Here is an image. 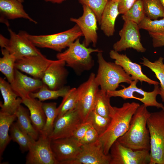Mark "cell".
I'll use <instances>...</instances> for the list:
<instances>
[{
	"mask_svg": "<svg viewBox=\"0 0 164 164\" xmlns=\"http://www.w3.org/2000/svg\"><path fill=\"white\" fill-rule=\"evenodd\" d=\"M143 104L140 105L132 117L128 129L117 140L133 150L150 151V137L147 123L149 112Z\"/></svg>",
	"mask_w": 164,
	"mask_h": 164,
	"instance_id": "obj_1",
	"label": "cell"
},
{
	"mask_svg": "<svg viewBox=\"0 0 164 164\" xmlns=\"http://www.w3.org/2000/svg\"><path fill=\"white\" fill-rule=\"evenodd\" d=\"M140 105L138 103L132 102L125 103L121 107H113L110 124L99 138L105 154H109L113 143L128 130L132 117Z\"/></svg>",
	"mask_w": 164,
	"mask_h": 164,
	"instance_id": "obj_2",
	"label": "cell"
},
{
	"mask_svg": "<svg viewBox=\"0 0 164 164\" xmlns=\"http://www.w3.org/2000/svg\"><path fill=\"white\" fill-rule=\"evenodd\" d=\"M97 58L98 67L95 80L101 89L107 92L114 91L120 84H130L134 80L121 66L115 63L106 61L102 51L98 52Z\"/></svg>",
	"mask_w": 164,
	"mask_h": 164,
	"instance_id": "obj_3",
	"label": "cell"
},
{
	"mask_svg": "<svg viewBox=\"0 0 164 164\" xmlns=\"http://www.w3.org/2000/svg\"><path fill=\"white\" fill-rule=\"evenodd\" d=\"M101 51L98 49L88 48L80 43L79 38L71 44L66 50L58 53L56 58L64 61L67 66L79 73L92 68L94 62L91 54Z\"/></svg>",
	"mask_w": 164,
	"mask_h": 164,
	"instance_id": "obj_4",
	"label": "cell"
},
{
	"mask_svg": "<svg viewBox=\"0 0 164 164\" xmlns=\"http://www.w3.org/2000/svg\"><path fill=\"white\" fill-rule=\"evenodd\" d=\"M147 125L150 137L149 164H164V110L150 113Z\"/></svg>",
	"mask_w": 164,
	"mask_h": 164,
	"instance_id": "obj_5",
	"label": "cell"
},
{
	"mask_svg": "<svg viewBox=\"0 0 164 164\" xmlns=\"http://www.w3.org/2000/svg\"><path fill=\"white\" fill-rule=\"evenodd\" d=\"M27 36L36 47L49 48L60 52L83 35L75 24L71 28L56 33L35 35L27 33Z\"/></svg>",
	"mask_w": 164,
	"mask_h": 164,
	"instance_id": "obj_6",
	"label": "cell"
},
{
	"mask_svg": "<svg viewBox=\"0 0 164 164\" xmlns=\"http://www.w3.org/2000/svg\"><path fill=\"white\" fill-rule=\"evenodd\" d=\"M10 38L8 39L2 35L0 36V45L1 48L7 50L18 60L22 58L42 54L36 47L27 36V32L21 31L16 33L9 29Z\"/></svg>",
	"mask_w": 164,
	"mask_h": 164,
	"instance_id": "obj_7",
	"label": "cell"
},
{
	"mask_svg": "<svg viewBox=\"0 0 164 164\" xmlns=\"http://www.w3.org/2000/svg\"><path fill=\"white\" fill-rule=\"evenodd\" d=\"M138 81V80H134L128 86L119 90L108 91L107 94L110 97H120L124 100L135 99L142 102L147 107H154L164 110V105L156 100L157 95L160 93L159 85H154L153 91L147 92L137 87L136 84Z\"/></svg>",
	"mask_w": 164,
	"mask_h": 164,
	"instance_id": "obj_8",
	"label": "cell"
},
{
	"mask_svg": "<svg viewBox=\"0 0 164 164\" xmlns=\"http://www.w3.org/2000/svg\"><path fill=\"white\" fill-rule=\"evenodd\" d=\"M95 76L94 73H91L88 79L77 88L79 99L76 108L83 122L87 120L94 109L99 87L96 81Z\"/></svg>",
	"mask_w": 164,
	"mask_h": 164,
	"instance_id": "obj_9",
	"label": "cell"
},
{
	"mask_svg": "<svg viewBox=\"0 0 164 164\" xmlns=\"http://www.w3.org/2000/svg\"><path fill=\"white\" fill-rule=\"evenodd\" d=\"M110 164H149V151L133 150L122 145L116 140L109 151Z\"/></svg>",
	"mask_w": 164,
	"mask_h": 164,
	"instance_id": "obj_10",
	"label": "cell"
},
{
	"mask_svg": "<svg viewBox=\"0 0 164 164\" xmlns=\"http://www.w3.org/2000/svg\"><path fill=\"white\" fill-rule=\"evenodd\" d=\"M51 139L40 134L38 138L32 139L29 147L26 164H59L51 149Z\"/></svg>",
	"mask_w": 164,
	"mask_h": 164,
	"instance_id": "obj_11",
	"label": "cell"
},
{
	"mask_svg": "<svg viewBox=\"0 0 164 164\" xmlns=\"http://www.w3.org/2000/svg\"><path fill=\"white\" fill-rule=\"evenodd\" d=\"M139 29L137 24L132 21H125L119 32L120 39L113 44V50L118 52L132 48L139 52H145L146 49L141 43Z\"/></svg>",
	"mask_w": 164,
	"mask_h": 164,
	"instance_id": "obj_12",
	"label": "cell"
},
{
	"mask_svg": "<svg viewBox=\"0 0 164 164\" xmlns=\"http://www.w3.org/2000/svg\"><path fill=\"white\" fill-rule=\"evenodd\" d=\"M111 160L110 154L104 153L102 143L98 139L94 142L82 145L77 156L63 164H110Z\"/></svg>",
	"mask_w": 164,
	"mask_h": 164,
	"instance_id": "obj_13",
	"label": "cell"
},
{
	"mask_svg": "<svg viewBox=\"0 0 164 164\" xmlns=\"http://www.w3.org/2000/svg\"><path fill=\"white\" fill-rule=\"evenodd\" d=\"M83 13L78 18H71L70 21L75 23L81 31L84 40L83 43L87 47L91 43L95 47L98 39V21L93 12L87 6L82 5Z\"/></svg>",
	"mask_w": 164,
	"mask_h": 164,
	"instance_id": "obj_14",
	"label": "cell"
},
{
	"mask_svg": "<svg viewBox=\"0 0 164 164\" xmlns=\"http://www.w3.org/2000/svg\"><path fill=\"white\" fill-rule=\"evenodd\" d=\"M82 122L76 107L56 118L53 132L49 137L56 139L72 137Z\"/></svg>",
	"mask_w": 164,
	"mask_h": 164,
	"instance_id": "obj_15",
	"label": "cell"
},
{
	"mask_svg": "<svg viewBox=\"0 0 164 164\" xmlns=\"http://www.w3.org/2000/svg\"><path fill=\"white\" fill-rule=\"evenodd\" d=\"M82 145L73 136L51 139V146L59 164L76 158L80 153Z\"/></svg>",
	"mask_w": 164,
	"mask_h": 164,
	"instance_id": "obj_16",
	"label": "cell"
},
{
	"mask_svg": "<svg viewBox=\"0 0 164 164\" xmlns=\"http://www.w3.org/2000/svg\"><path fill=\"white\" fill-rule=\"evenodd\" d=\"M53 61L47 58L42 54L26 57L16 60L15 68L34 78L41 80Z\"/></svg>",
	"mask_w": 164,
	"mask_h": 164,
	"instance_id": "obj_17",
	"label": "cell"
},
{
	"mask_svg": "<svg viewBox=\"0 0 164 164\" xmlns=\"http://www.w3.org/2000/svg\"><path fill=\"white\" fill-rule=\"evenodd\" d=\"M65 62L61 60H53L41 79L49 89L57 90L64 86L68 72Z\"/></svg>",
	"mask_w": 164,
	"mask_h": 164,
	"instance_id": "obj_18",
	"label": "cell"
},
{
	"mask_svg": "<svg viewBox=\"0 0 164 164\" xmlns=\"http://www.w3.org/2000/svg\"><path fill=\"white\" fill-rule=\"evenodd\" d=\"M110 57L115 60L114 63L121 66L134 80L144 81L150 85H159V83L149 78L142 71L141 66L132 62L126 54H121L114 50L109 52Z\"/></svg>",
	"mask_w": 164,
	"mask_h": 164,
	"instance_id": "obj_19",
	"label": "cell"
},
{
	"mask_svg": "<svg viewBox=\"0 0 164 164\" xmlns=\"http://www.w3.org/2000/svg\"><path fill=\"white\" fill-rule=\"evenodd\" d=\"M10 84L13 90L22 99L29 97L30 93L38 90L44 84L41 80L28 77L16 69L13 80Z\"/></svg>",
	"mask_w": 164,
	"mask_h": 164,
	"instance_id": "obj_20",
	"label": "cell"
},
{
	"mask_svg": "<svg viewBox=\"0 0 164 164\" xmlns=\"http://www.w3.org/2000/svg\"><path fill=\"white\" fill-rule=\"evenodd\" d=\"M0 90L4 101L3 104L0 102V111L14 114L22 103V99L13 90L10 83L1 77H0Z\"/></svg>",
	"mask_w": 164,
	"mask_h": 164,
	"instance_id": "obj_21",
	"label": "cell"
},
{
	"mask_svg": "<svg viewBox=\"0 0 164 164\" xmlns=\"http://www.w3.org/2000/svg\"><path fill=\"white\" fill-rule=\"evenodd\" d=\"M119 0H109L102 13L100 25L101 30L105 36L113 35L115 21L119 14L118 10Z\"/></svg>",
	"mask_w": 164,
	"mask_h": 164,
	"instance_id": "obj_22",
	"label": "cell"
},
{
	"mask_svg": "<svg viewBox=\"0 0 164 164\" xmlns=\"http://www.w3.org/2000/svg\"><path fill=\"white\" fill-rule=\"evenodd\" d=\"M22 103L28 108L32 124L41 134L46 120V116L42 107L43 102L37 99L29 97L22 99Z\"/></svg>",
	"mask_w": 164,
	"mask_h": 164,
	"instance_id": "obj_23",
	"label": "cell"
},
{
	"mask_svg": "<svg viewBox=\"0 0 164 164\" xmlns=\"http://www.w3.org/2000/svg\"><path fill=\"white\" fill-rule=\"evenodd\" d=\"M22 3L18 0H0V13L8 19L23 18L36 24L26 12Z\"/></svg>",
	"mask_w": 164,
	"mask_h": 164,
	"instance_id": "obj_24",
	"label": "cell"
},
{
	"mask_svg": "<svg viewBox=\"0 0 164 164\" xmlns=\"http://www.w3.org/2000/svg\"><path fill=\"white\" fill-rule=\"evenodd\" d=\"M15 114H11L0 111V159L3 153L11 140L9 134L10 127L16 119Z\"/></svg>",
	"mask_w": 164,
	"mask_h": 164,
	"instance_id": "obj_25",
	"label": "cell"
},
{
	"mask_svg": "<svg viewBox=\"0 0 164 164\" xmlns=\"http://www.w3.org/2000/svg\"><path fill=\"white\" fill-rule=\"evenodd\" d=\"M15 114L17 118L16 122L19 127L31 138L37 140L40 133L34 127L28 110L21 105Z\"/></svg>",
	"mask_w": 164,
	"mask_h": 164,
	"instance_id": "obj_26",
	"label": "cell"
},
{
	"mask_svg": "<svg viewBox=\"0 0 164 164\" xmlns=\"http://www.w3.org/2000/svg\"><path fill=\"white\" fill-rule=\"evenodd\" d=\"M107 92L101 89L98 91L96 96L94 110L100 115L111 119L113 107L110 103V98Z\"/></svg>",
	"mask_w": 164,
	"mask_h": 164,
	"instance_id": "obj_27",
	"label": "cell"
},
{
	"mask_svg": "<svg viewBox=\"0 0 164 164\" xmlns=\"http://www.w3.org/2000/svg\"><path fill=\"white\" fill-rule=\"evenodd\" d=\"M2 57L0 58V71L11 83L13 80L15 70V57L5 48H1Z\"/></svg>",
	"mask_w": 164,
	"mask_h": 164,
	"instance_id": "obj_28",
	"label": "cell"
},
{
	"mask_svg": "<svg viewBox=\"0 0 164 164\" xmlns=\"http://www.w3.org/2000/svg\"><path fill=\"white\" fill-rule=\"evenodd\" d=\"M70 89L69 87L63 86L57 90H52L44 84L37 91L30 93L29 97L37 99L42 102L47 100L56 99L60 97H63Z\"/></svg>",
	"mask_w": 164,
	"mask_h": 164,
	"instance_id": "obj_29",
	"label": "cell"
},
{
	"mask_svg": "<svg viewBox=\"0 0 164 164\" xmlns=\"http://www.w3.org/2000/svg\"><path fill=\"white\" fill-rule=\"evenodd\" d=\"M142 61L140 63L149 68L155 74L156 78L160 82V89L162 101L164 102V68L163 61L164 58L160 57L154 62H152L143 56L141 59Z\"/></svg>",
	"mask_w": 164,
	"mask_h": 164,
	"instance_id": "obj_30",
	"label": "cell"
},
{
	"mask_svg": "<svg viewBox=\"0 0 164 164\" xmlns=\"http://www.w3.org/2000/svg\"><path fill=\"white\" fill-rule=\"evenodd\" d=\"M9 132L11 140L19 145L21 152L24 153L28 151L29 144L34 139L23 131L16 122L12 124Z\"/></svg>",
	"mask_w": 164,
	"mask_h": 164,
	"instance_id": "obj_31",
	"label": "cell"
},
{
	"mask_svg": "<svg viewBox=\"0 0 164 164\" xmlns=\"http://www.w3.org/2000/svg\"><path fill=\"white\" fill-rule=\"evenodd\" d=\"M42 107L46 116L44 126L41 135L49 137L52 133L57 116V108L55 102L43 103Z\"/></svg>",
	"mask_w": 164,
	"mask_h": 164,
	"instance_id": "obj_32",
	"label": "cell"
},
{
	"mask_svg": "<svg viewBox=\"0 0 164 164\" xmlns=\"http://www.w3.org/2000/svg\"><path fill=\"white\" fill-rule=\"evenodd\" d=\"M57 108V116L59 118L68 111L76 107L79 99V94L77 88H70Z\"/></svg>",
	"mask_w": 164,
	"mask_h": 164,
	"instance_id": "obj_33",
	"label": "cell"
},
{
	"mask_svg": "<svg viewBox=\"0 0 164 164\" xmlns=\"http://www.w3.org/2000/svg\"><path fill=\"white\" fill-rule=\"evenodd\" d=\"M145 16L142 0H138L124 14L122 18L125 22L132 21L138 25Z\"/></svg>",
	"mask_w": 164,
	"mask_h": 164,
	"instance_id": "obj_34",
	"label": "cell"
},
{
	"mask_svg": "<svg viewBox=\"0 0 164 164\" xmlns=\"http://www.w3.org/2000/svg\"><path fill=\"white\" fill-rule=\"evenodd\" d=\"M142 1L146 16L152 20L164 17V7L160 0Z\"/></svg>",
	"mask_w": 164,
	"mask_h": 164,
	"instance_id": "obj_35",
	"label": "cell"
},
{
	"mask_svg": "<svg viewBox=\"0 0 164 164\" xmlns=\"http://www.w3.org/2000/svg\"><path fill=\"white\" fill-rule=\"evenodd\" d=\"M138 26L139 29L149 32L164 34V17L159 20H152L145 16Z\"/></svg>",
	"mask_w": 164,
	"mask_h": 164,
	"instance_id": "obj_36",
	"label": "cell"
},
{
	"mask_svg": "<svg viewBox=\"0 0 164 164\" xmlns=\"http://www.w3.org/2000/svg\"><path fill=\"white\" fill-rule=\"evenodd\" d=\"M87 119L90 121L92 126L97 131L99 135L106 130L111 121V119L100 115L94 110L90 114Z\"/></svg>",
	"mask_w": 164,
	"mask_h": 164,
	"instance_id": "obj_37",
	"label": "cell"
},
{
	"mask_svg": "<svg viewBox=\"0 0 164 164\" xmlns=\"http://www.w3.org/2000/svg\"><path fill=\"white\" fill-rule=\"evenodd\" d=\"M109 0H78L82 5L89 7L94 13L100 24L102 15Z\"/></svg>",
	"mask_w": 164,
	"mask_h": 164,
	"instance_id": "obj_38",
	"label": "cell"
},
{
	"mask_svg": "<svg viewBox=\"0 0 164 164\" xmlns=\"http://www.w3.org/2000/svg\"><path fill=\"white\" fill-rule=\"evenodd\" d=\"M91 125V122L88 119L82 122L76 129L72 136L80 142Z\"/></svg>",
	"mask_w": 164,
	"mask_h": 164,
	"instance_id": "obj_39",
	"label": "cell"
},
{
	"mask_svg": "<svg viewBox=\"0 0 164 164\" xmlns=\"http://www.w3.org/2000/svg\"><path fill=\"white\" fill-rule=\"evenodd\" d=\"M99 135L91 125L87 130L83 138L80 142L81 145L94 142L99 139Z\"/></svg>",
	"mask_w": 164,
	"mask_h": 164,
	"instance_id": "obj_40",
	"label": "cell"
},
{
	"mask_svg": "<svg viewBox=\"0 0 164 164\" xmlns=\"http://www.w3.org/2000/svg\"><path fill=\"white\" fill-rule=\"evenodd\" d=\"M138 0H119L118 10L119 14L123 15Z\"/></svg>",
	"mask_w": 164,
	"mask_h": 164,
	"instance_id": "obj_41",
	"label": "cell"
},
{
	"mask_svg": "<svg viewBox=\"0 0 164 164\" xmlns=\"http://www.w3.org/2000/svg\"><path fill=\"white\" fill-rule=\"evenodd\" d=\"M152 39V46L154 48L164 46V34L149 32Z\"/></svg>",
	"mask_w": 164,
	"mask_h": 164,
	"instance_id": "obj_42",
	"label": "cell"
},
{
	"mask_svg": "<svg viewBox=\"0 0 164 164\" xmlns=\"http://www.w3.org/2000/svg\"><path fill=\"white\" fill-rule=\"evenodd\" d=\"M46 2H50L53 3L60 4L65 0H42Z\"/></svg>",
	"mask_w": 164,
	"mask_h": 164,
	"instance_id": "obj_43",
	"label": "cell"
},
{
	"mask_svg": "<svg viewBox=\"0 0 164 164\" xmlns=\"http://www.w3.org/2000/svg\"><path fill=\"white\" fill-rule=\"evenodd\" d=\"M160 1L162 5L164 7V0H160Z\"/></svg>",
	"mask_w": 164,
	"mask_h": 164,
	"instance_id": "obj_44",
	"label": "cell"
},
{
	"mask_svg": "<svg viewBox=\"0 0 164 164\" xmlns=\"http://www.w3.org/2000/svg\"><path fill=\"white\" fill-rule=\"evenodd\" d=\"M19 0V1L20 2L22 3H23L24 2V0Z\"/></svg>",
	"mask_w": 164,
	"mask_h": 164,
	"instance_id": "obj_45",
	"label": "cell"
},
{
	"mask_svg": "<svg viewBox=\"0 0 164 164\" xmlns=\"http://www.w3.org/2000/svg\"><path fill=\"white\" fill-rule=\"evenodd\" d=\"M163 67H164V64H163Z\"/></svg>",
	"mask_w": 164,
	"mask_h": 164,
	"instance_id": "obj_46",
	"label": "cell"
}]
</instances>
